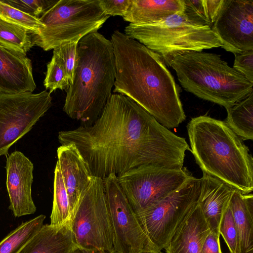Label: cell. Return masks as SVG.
<instances>
[{
  "mask_svg": "<svg viewBox=\"0 0 253 253\" xmlns=\"http://www.w3.org/2000/svg\"><path fill=\"white\" fill-rule=\"evenodd\" d=\"M58 139L61 145L74 144L93 175L102 179L142 165L182 168L186 151H191L184 138L119 93H112L91 126L59 131Z\"/></svg>",
  "mask_w": 253,
  "mask_h": 253,
  "instance_id": "cell-1",
  "label": "cell"
},
{
  "mask_svg": "<svg viewBox=\"0 0 253 253\" xmlns=\"http://www.w3.org/2000/svg\"><path fill=\"white\" fill-rule=\"evenodd\" d=\"M110 40L115 62L113 92L130 98L166 128L177 127L186 115L178 86L160 56L119 30Z\"/></svg>",
  "mask_w": 253,
  "mask_h": 253,
  "instance_id": "cell-2",
  "label": "cell"
},
{
  "mask_svg": "<svg viewBox=\"0 0 253 253\" xmlns=\"http://www.w3.org/2000/svg\"><path fill=\"white\" fill-rule=\"evenodd\" d=\"M115 62L111 40L98 32L78 42L73 77L67 89L63 110L82 126H91L101 114L112 93Z\"/></svg>",
  "mask_w": 253,
  "mask_h": 253,
  "instance_id": "cell-3",
  "label": "cell"
},
{
  "mask_svg": "<svg viewBox=\"0 0 253 253\" xmlns=\"http://www.w3.org/2000/svg\"><path fill=\"white\" fill-rule=\"evenodd\" d=\"M187 129L191 151L203 173L243 194L253 191V157L224 121L200 116L190 121Z\"/></svg>",
  "mask_w": 253,
  "mask_h": 253,
  "instance_id": "cell-4",
  "label": "cell"
},
{
  "mask_svg": "<svg viewBox=\"0 0 253 253\" xmlns=\"http://www.w3.org/2000/svg\"><path fill=\"white\" fill-rule=\"evenodd\" d=\"M170 67L185 90L225 109L253 92V84L218 54L186 52L173 58Z\"/></svg>",
  "mask_w": 253,
  "mask_h": 253,
  "instance_id": "cell-5",
  "label": "cell"
},
{
  "mask_svg": "<svg viewBox=\"0 0 253 253\" xmlns=\"http://www.w3.org/2000/svg\"><path fill=\"white\" fill-rule=\"evenodd\" d=\"M124 32L156 53L168 66L178 55L221 46L210 26L191 20L183 11L155 24H129Z\"/></svg>",
  "mask_w": 253,
  "mask_h": 253,
  "instance_id": "cell-6",
  "label": "cell"
},
{
  "mask_svg": "<svg viewBox=\"0 0 253 253\" xmlns=\"http://www.w3.org/2000/svg\"><path fill=\"white\" fill-rule=\"evenodd\" d=\"M109 17L99 0H56L39 17L43 28L31 35L33 45L48 51L65 42H79L97 32Z\"/></svg>",
  "mask_w": 253,
  "mask_h": 253,
  "instance_id": "cell-7",
  "label": "cell"
},
{
  "mask_svg": "<svg viewBox=\"0 0 253 253\" xmlns=\"http://www.w3.org/2000/svg\"><path fill=\"white\" fill-rule=\"evenodd\" d=\"M78 249L113 253V234L103 179L93 176L72 218Z\"/></svg>",
  "mask_w": 253,
  "mask_h": 253,
  "instance_id": "cell-8",
  "label": "cell"
},
{
  "mask_svg": "<svg viewBox=\"0 0 253 253\" xmlns=\"http://www.w3.org/2000/svg\"><path fill=\"white\" fill-rule=\"evenodd\" d=\"M201 178L192 175L180 187L143 210L135 212L146 234L163 250L193 206L198 202Z\"/></svg>",
  "mask_w": 253,
  "mask_h": 253,
  "instance_id": "cell-9",
  "label": "cell"
},
{
  "mask_svg": "<svg viewBox=\"0 0 253 253\" xmlns=\"http://www.w3.org/2000/svg\"><path fill=\"white\" fill-rule=\"evenodd\" d=\"M192 175L186 168L142 165L118 176L120 187L135 212L170 194Z\"/></svg>",
  "mask_w": 253,
  "mask_h": 253,
  "instance_id": "cell-10",
  "label": "cell"
},
{
  "mask_svg": "<svg viewBox=\"0 0 253 253\" xmlns=\"http://www.w3.org/2000/svg\"><path fill=\"white\" fill-rule=\"evenodd\" d=\"M113 234V253H162L152 242L114 173L103 179Z\"/></svg>",
  "mask_w": 253,
  "mask_h": 253,
  "instance_id": "cell-11",
  "label": "cell"
},
{
  "mask_svg": "<svg viewBox=\"0 0 253 253\" xmlns=\"http://www.w3.org/2000/svg\"><path fill=\"white\" fill-rule=\"evenodd\" d=\"M46 90L0 93V156L28 133L52 106Z\"/></svg>",
  "mask_w": 253,
  "mask_h": 253,
  "instance_id": "cell-12",
  "label": "cell"
},
{
  "mask_svg": "<svg viewBox=\"0 0 253 253\" xmlns=\"http://www.w3.org/2000/svg\"><path fill=\"white\" fill-rule=\"evenodd\" d=\"M211 28L227 51L253 50V0H223Z\"/></svg>",
  "mask_w": 253,
  "mask_h": 253,
  "instance_id": "cell-13",
  "label": "cell"
},
{
  "mask_svg": "<svg viewBox=\"0 0 253 253\" xmlns=\"http://www.w3.org/2000/svg\"><path fill=\"white\" fill-rule=\"evenodd\" d=\"M6 188L10 210L16 217L34 213L37 210L32 196L34 165L21 152L6 158Z\"/></svg>",
  "mask_w": 253,
  "mask_h": 253,
  "instance_id": "cell-14",
  "label": "cell"
},
{
  "mask_svg": "<svg viewBox=\"0 0 253 253\" xmlns=\"http://www.w3.org/2000/svg\"><path fill=\"white\" fill-rule=\"evenodd\" d=\"M57 154V162L66 188L72 218L81 194L94 176L74 144L61 145L58 147Z\"/></svg>",
  "mask_w": 253,
  "mask_h": 253,
  "instance_id": "cell-15",
  "label": "cell"
},
{
  "mask_svg": "<svg viewBox=\"0 0 253 253\" xmlns=\"http://www.w3.org/2000/svg\"><path fill=\"white\" fill-rule=\"evenodd\" d=\"M36 88L31 60L0 43V93L32 92Z\"/></svg>",
  "mask_w": 253,
  "mask_h": 253,
  "instance_id": "cell-16",
  "label": "cell"
},
{
  "mask_svg": "<svg viewBox=\"0 0 253 253\" xmlns=\"http://www.w3.org/2000/svg\"><path fill=\"white\" fill-rule=\"evenodd\" d=\"M211 230L198 202L164 249L166 253H201Z\"/></svg>",
  "mask_w": 253,
  "mask_h": 253,
  "instance_id": "cell-17",
  "label": "cell"
},
{
  "mask_svg": "<svg viewBox=\"0 0 253 253\" xmlns=\"http://www.w3.org/2000/svg\"><path fill=\"white\" fill-rule=\"evenodd\" d=\"M201 178L198 203L210 230L219 233L221 219L234 189L205 173Z\"/></svg>",
  "mask_w": 253,
  "mask_h": 253,
  "instance_id": "cell-18",
  "label": "cell"
},
{
  "mask_svg": "<svg viewBox=\"0 0 253 253\" xmlns=\"http://www.w3.org/2000/svg\"><path fill=\"white\" fill-rule=\"evenodd\" d=\"M77 248L71 225L46 224L18 253H74Z\"/></svg>",
  "mask_w": 253,
  "mask_h": 253,
  "instance_id": "cell-19",
  "label": "cell"
},
{
  "mask_svg": "<svg viewBox=\"0 0 253 253\" xmlns=\"http://www.w3.org/2000/svg\"><path fill=\"white\" fill-rule=\"evenodd\" d=\"M183 10V0H131L123 18L133 25H153Z\"/></svg>",
  "mask_w": 253,
  "mask_h": 253,
  "instance_id": "cell-20",
  "label": "cell"
},
{
  "mask_svg": "<svg viewBox=\"0 0 253 253\" xmlns=\"http://www.w3.org/2000/svg\"><path fill=\"white\" fill-rule=\"evenodd\" d=\"M229 204L237 230L239 253H253V195L234 189Z\"/></svg>",
  "mask_w": 253,
  "mask_h": 253,
  "instance_id": "cell-21",
  "label": "cell"
},
{
  "mask_svg": "<svg viewBox=\"0 0 253 253\" xmlns=\"http://www.w3.org/2000/svg\"><path fill=\"white\" fill-rule=\"evenodd\" d=\"M226 125L243 140L253 139V92L226 108Z\"/></svg>",
  "mask_w": 253,
  "mask_h": 253,
  "instance_id": "cell-22",
  "label": "cell"
},
{
  "mask_svg": "<svg viewBox=\"0 0 253 253\" xmlns=\"http://www.w3.org/2000/svg\"><path fill=\"white\" fill-rule=\"evenodd\" d=\"M50 217V224L52 226H71L72 218L68 194L57 162L54 169L53 205Z\"/></svg>",
  "mask_w": 253,
  "mask_h": 253,
  "instance_id": "cell-23",
  "label": "cell"
},
{
  "mask_svg": "<svg viewBox=\"0 0 253 253\" xmlns=\"http://www.w3.org/2000/svg\"><path fill=\"white\" fill-rule=\"evenodd\" d=\"M45 216L40 214L22 222L0 242V253H18L25 244L40 230Z\"/></svg>",
  "mask_w": 253,
  "mask_h": 253,
  "instance_id": "cell-24",
  "label": "cell"
},
{
  "mask_svg": "<svg viewBox=\"0 0 253 253\" xmlns=\"http://www.w3.org/2000/svg\"><path fill=\"white\" fill-rule=\"evenodd\" d=\"M184 13L188 18L211 27L223 0H183Z\"/></svg>",
  "mask_w": 253,
  "mask_h": 253,
  "instance_id": "cell-25",
  "label": "cell"
},
{
  "mask_svg": "<svg viewBox=\"0 0 253 253\" xmlns=\"http://www.w3.org/2000/svg\"><path fill=\"white\" fill-rule=\"evenodd\" d=\"M0 43L26 54L33 46L31 34L26 29L1 18Z\"/></svg>",
  "mask_w": 253,
  "mask_h": 253,
  "instance_id": "cell-26",
  "label": "cell"
},
{
  "mask_svg": "<svg viewBox=\"0 0 253 253\" xmlns=\"http://www.w3.org/2000/svg\"><path fill=\"white\" fill-rule=\"evenodd\" d=\"M0 18L26 29L30 34H38L43 28L39 19L25 13L0 0Z\"/></svg>",
  "mask_w": 253,
  "mask_h": 253,
  "instance_id": "cell-27",
  "label": "cell"
},
{
  "mask_svg": "<svg viewBox=\"0 0 253 253\" xmlns=\"http://www.w3.org/2000/svg\"><path fill=\"white\" fill-rule=\"evenodd\" d=\"M43 84L49 92L57 89H67L70 84L65 67L60 57L53 53L51 60L47 65Z\"/></svg>",
  "mask_w": 253,
  "mask_h": 253,
  "instance_id": "cell-28",
  "label": "cell"
},
{
  "mask_svg": "<svg viewBox=\"0 0 253 253\" xmlns=\"http://www.w3.org/2000/svg\"><path fill=\"white\" fill-rule=\"evenodd\" d=\"M219 232L225 242L230 253H239L237 230L229 204L222 216Z\"/></svg>",
  "mask_w": 253,
  "mask_h": 253,
  "instance_id": "cell-29",
  "label": "cell"
},
{
  "mask_svg": "<svg viewBox=\"0 0 253 253\" xmlns=\"http://www.w3.org/2000/svg\"><path fill=\"white\" fill-rule=\"evenodd\" d=\"M20 11L39 18L56 0H3Z\"/></svg>",
  "mask_w": 253,
  "mask_h": 253,
  "instance_id": "cell-30",
  "label": "cell"
},
{
  "mask_svg": "<svg viewBox=\"0 0 253 253\" xmlns=\"http://www.w3.org/2000/svg\"><path fill=\"white\" fill-rule=\"evenodd\" d=\"M78 42H70L64 43L53 49V51L62 60L70 83L73 77Z\"/></svg>",
  "mask_w": 253,
  "mask_h": 253,
  "instance_id": "cell-31",
  "label": "cell"
},
{
  "mask_svg": "<svg viewBox=\"0 0 253 253\" xmlns=\"http://www.w3.org/2000/svg\"><path fill=\"white\" fill-rule=\"evenodd\" d=\"M233 68L253 84V50L235 54Z\"/></svg>",
  "mask_w": 253,
  "mask_h": 253,
  "instance_id": "cell-32",
  "label": "cell"
},
{
  "mask_svg": "<svg viewBox=\"0 0 253 253\" xmlns=\"http://www.w3.org/2000/svg\"><path fill=\"white\" fill-rule=\"evenodd\" d=\"M131 0H99V5L104 13L109 16L125 15Z\"/></svg>",
  "mask_w": 253,
  "mask_h": 253,
  "instance_id": "cell-33",
  "label": "cell"
},
{
  "mask_svg": "<svg viewBox=\"0 0 253 253\" xmlns=\"http://www.w3.org/2000/svg\"><path fill=\"white\" fill-rule=\"evenodd\" d=\"M220 234L211 230L202 247L201 253H221Z\"/></svg>",
  "mask_w": 253,
  "mask_h": 253,
  "instance_id": "cell-34",
  "label": "cell"
},
{
  "mask_svg": "<svg viewBox=\"0 0 253 253\" xmlns=\"http://www.w3.org/2000/svg\"><path fill=\"white\" fill-rule=\"evenodd\" d=\"M74 253H104L103 252H98V251H89V250H84L82 249H80L77 248L74 251Z\"/></svg>",
  "mask_w": 253,
  "mask_h": 253,
  "instance_id": "cell-35",
  "label": "cell"
},
{
  "mask_svg": "<svg viewBox=\"0 0 253 253\" xmlns=\"http://www.w3.org/2000/svg\"><path fill=\"white\" fill-rule=\"evenodd\" d=\"M221 253H222L221 252Z\"/></svg>",
  "mask_w": 253,
  "mask_h": 253,
  "instance_id": "cell-36",
  "label": "cell"
}]
</instances>
